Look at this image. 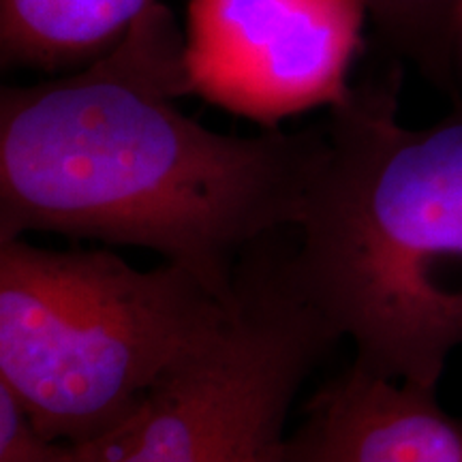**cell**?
<instances>
[{"mask_svg": "<svg viewBox=\"0 0 462 462\" xmlns=\"http://www.w3.org/2000/svg\"><path fill=\"white\" fill-rule=\"evenodd\" d=\"M184 37L163 3L82 71L0 92V240L58 234L157 253L223 300L251 248L293 229L326 123L229 135L178 107Z\"/></svg>", "mask_w": 462, "mask_h": 462, "instance_id": "6da1fadb", "label": "cell"}, {"mask_svg": "<svg viewBox=\"0 0 462 462\" xmlns=\"http://www.w3.org/2000/svg\"><path fill=\"white\" fill-rule=\"evenodd\" d=\"M398 92L392 71L330 107L289 268L356 366L439 390L462 349V97L413 129Z\"/></svg>", "mask_w": 462, "mask_h": 462, "instance_id": "7a4b0ae2", "label": "cell"}, {"mask_svg": "<svg viewBox=\"0 0 462 462\" xmlns=\"http://www.w3.org/2000/svg\"><path fill=\"white\" fill-rule=\"evenodd\" d=\"M225 304L180 265L0 240V383L45 437L86 446L140 407Z\"/></svg>", "mask_w": 462, "mask_h": 462, "instance_id": "3957f363", "label": "cell"}, {"mask_svg": "<svg viewBox=\"0 0 462 462\" xmlns=\"http://www.w3.org/2000/svg\"><path fill=\"white\" fill-rule=\"evenodd\" d=\"M340 343L300 291L285 231L242 257L225 310L84 462H281L289 409Z\"/></svg>", "mask_w": 462, "mask_h": 462, "instance_id": "277c9868", "label": "cell"}, {"mask_svg": "<svg viewBox=\"0 0 462 462\" xmlns=\"http://www.w3.org/2000/svg\"><path fill=\"white\" fill-rule=\"evenodd\" d=\"M364 0H189L190 92L265 125L337 106L351 88Z\"/></svg>", "mask_w": 462, "mask_h": 462, "instance_id": "5b68a950", "label": "cell"}, {"mask_svg": "<svg viewBox=\"0 0 462 462\" xmlns=\"http://www.w3.org/2000/svg\"><path fill=\"white\" fill-rule=\"evenodd\" d=\"M281 462H462V420L437 390L351 364L306 402Z\"/></svg>", "mask_w": 462, "mask_h": 462, "instance_id": "8992f818", "label": "cell"}, {"mask_svg": "<svg viewBox=\"0 0 462 462\" xmlns=\"http://www.w3.org/2000/svg\"><path fill=\"white\" fill-rule=\"evenodd\" d=\"M161 0H0L3 67L56 71L114 48Z\"/></svg>", "mask_w": 462, "mask_h": 462, "instance_id": "52a82bcc", "label": "cell"}, {"mask_svg": "<svg viewBox=\"0 0 462 462\" xmlns=\"http://www.w3.org/2000/svg\"><path fill=\"white\" fill-rule=\"evenodd\" d=\"M364 7L390 48L460 99L462 0H364Z\"/></svg>", "mask_w": 462, "mask_h": 462, "instance_id": "ba28073f", "label": "cell"}, {"mask_svg": "<svg viewBox=\"0 0 462 462\" xmlns=\"http://www.w3.org/2000/svg\"><path fill=\"white\" fill-rule=\"evenodd\" d=\"M0 462H84L79 446L45 437L0 383Z\"/></svg>", "mask_w": 462, "mask_h": 462, "instance_id": "9c48e42d", "label": "cell"}]
</instances>
